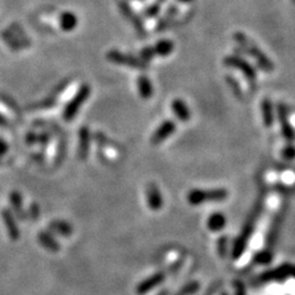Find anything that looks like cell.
<instances>
[{
    "instance_id": "obj_1",
    "label": "cell",
    "mask_w": 295,
    "mask_h": 295,
    "mask_svg": "<svg viewBox=\"0 0 295 295\" xmlns=\"http://www.w3.org/2000/svg\"><path fill=\"white\" fill-rule=\"evenodd\" d=\"M233 39L236 42V44L240 48V51H243L245 54H247V55L255 59L257 65H258V67L262 71L271 72L273 69H275V66H273L270 59L262 53V51L258 46H256L253 42H250L248 37L245 34L237 32V33L234 34Z\"/></svg>"
},
{
    "instance_id": "obj_2",
    "label": "cell",
    "mask_w": 295,
    "mask_h": 295,
    "mask_svg": "<svg viewBox=\"0 0 295 295\" xmlns=\"http://www.w3.org/2000/svg\"><path fill=\"white\" fill-rule=\"evenodd\" d=\"M228 197V190L223 188L217 189H191L187 194V201L191 206H200L205 202H220Z\"/></svg>"
},
{
    "instance_id": "obj_3",
    "label": "cell",
    "mask_w": 295,
    "mask_h": 295,
    "mask_svg": "<svg viewBox=\"0 0 295 295\" xmlns=\"http://www.w3.org/2000/svg\"><path fill=\"white\" fill-rule=\"evenodd\" d=\"M91 94V87L88 84H82L79 88L77 93L74 94L73 98L69 101V103L66 105L65 110L62 112V117L66 121L72 120L77 116L79 110L84 104V102L89 99Z\"/></svg>"
},
{
    "instance_id": "obj_4",
    "label": "cell",
    "mask_w": 295,
    "mask_h": 295,
    "mask_svg": "<svg viewBox=\"0 0 295 295\" xmlns=\"http://www.w3.org/2000/svg\"><path fill=\"white\" fill-rule=\"evenodd\" d=\"M260 210H261V203L258 206V208L256 209V211L253 213V216H251V218L248 220V222L246 223V225H245L243 231H242V233H240V235L238 236V238L236 239L233 250H232V256H233L234 259H237V258H239L240 256L243 255L244 250L246 248V244H247L250 235L254 231L255 221L257 220V218H258Z\"/></svg>"
},
{
    "instance_id": "obj_5",
    "label": "cell",
    "mask_w": 295,
    "mask_h": 295,
    "mask_svg": "<svg viewBox=\"0 0 295 295\" xmlns=\"http://www.w3.org/2000/svg\"><path fill=\"white\" fill-rule=\"evenodd\" d=\"M106 57L111 62L116 63V65H119V66L135 68V69H138V70H147L149 68L148 62L143 61L142 59H139L135 56L128 55V54H124L116 50L110 51L106 54Z\"/></svg>"
},
{
    "instance_id": "obj_6",
    "label": "cell",
    "mask_w": 295,
    "mask_h": 295,
    "mask_svg": "<svg viewBox=\"0 0 295 295\" xmlns=\"http://www.w3.org/2000/svg\"><path fill=\"white\" fill-rule=\"evenodd\" d=\"M223 63L227 67L239 70L250 84H254L256 82L257 72L255 68L248 61H246L243 57L238 55H230L224 58Z\"/></svg>"
},
{
    "instance_id": "obj_7",
    "label": "cell",
    "mask_w": 295,
    "mask_h": 295,
    "mask_svg": "<svg viewBox=\"0 0 295 295\" xmlns=\"http://www.w3.org/2000/svg\"><path fill=\"white\" fill-rule=\"evenodd\" d=\"M175 130H176V124L174 122V120L172 119L164 120L153 132L151 139H150V142H151V144H153V146H158V144L164 142L166 139L173 135Z\"/></svg>"
},
{
    "instance_id": "obj_8",
    "label": "cell",
    "mask_w": 295,
    "mask_h": 295,
    "mask_svg": "<svg viewBox=\"0 0 295 295\" xmlns=\"http://www.w3.org/2000/svg\"><path fill=\"white\" fill-rule=\"evenodd\" d=\"M288 277L295 278V265L286 264L278 267L275 270H270L260 277L262 281H281Z\"/></svg>"
},
{
    "instance_id": "obj_9",
    "label": "cell",
    "mask_w": 295,
    "mask_h": 295,
    "mask_svg": "<svg viewBox=\"0 0 295 295\" xmlns=\"http://www.w3.org/2000/svg\"><path fill=\"white\" fill-rule=\"evenodd\" d=\"M146 197H147V203L148 207L151 209L152 211H159L163 207V196L161 194V190L159 187L154 183H150L147 186L146 189Z\"/></svg>"
},
{
    "instance_id": "obj_10",
    "label": "cell",
    "mask_w": 295,
    "mask_h": 295,
    "mask_svg": "<svg viewBox=\"0 0 295 295\" xmlns=\"http://www.w3.org/2000/svg\"><path fill=\"white\" fill-rule=\"evenodd\" d=\"M119 11L133 25V28L136 29V31L138 32L139 34L146 33L143 21L141 20V18L139 17V15L135 11H133L129 4H128L127 2H125V1L119 2Z\"/></svg>"
},
{
    "instance_id": "obj_11",
    "label": "cell",
    "mask_w": 295,
    "mask_h": 295,
    "mask_svg": "<svg viewBox=\"0 0 295 295\" xmlns=\"http://www.w3.org/2000/svg\"><path fill=\"white\" fill-rule=\"evenodd\" d=\"M1 217L3 220V223L6 225L7 233L9 235L10 239L18 240L20 238V230L18 228L17 221H15V217L13 212L10 209L6 208L3 209L1 212Z\"/></svg>"
},
{
    "instance_id": "obj_12",
    "label": "cell",
    "mask_w": 295,
    "mask_h": 295,
    "mask_svg": "<svg viewBox=\"0 0 295 295\" xmlns=\"http://www.w3.org/2000/svg\"><path fill=\"white\" fill-rule=\"evenodd\" d=\"M91 144V132L88 127H81L79 129V146H78V158L81 161H85L89 157Z\"/></svg>"
},
{
    "instance_id": "obj_13",
    "label": "cell",
    "mask_w": 295,
    "mask_h": 295,
    "mask_svg": "<svg viewBox=\"0 0 295 295\" xmlns=\"http://www.w3.org/2000/svg\"><path fill=\"white\" fill-rule=\"evenodd\" d=\"M278 116H279V120H280V125L282 128L283 137L286 138L288 141H293L295 138V132H294L293 127L289 122L287 107L282 104L278 106Z\"/></svg>"
},
{
    "instance_id": "obj_14",
    "label": "cell",
    "mask_w": 295,
    "mask_h": 295,
    "mask_svg": "<svg viewBox=\"0 0 295 295\" xmlns=\"http://www.w3.org/2000/svg\"><path fill=\"white\" fill-rule=\"evenodd\" d=\"M165 280V275L163 272H157L152 275L151 277L147 278L146 280H143L138 284L137 287V293L139 295H144L148 292L151 291V290L155 289L158 286Z\"/></svg>"
},
{
    "instance_id": "obj_15",
    "label": "cell",
    "mask_w": 295,
    "mask_h": 295,
    "mask_svg": "<svg viewBox=\"0 0 295 295\" xmlns=\"http://www.w3.org/2000/svg\"><path fill=\"white\" fill-rule=\"evenodd\" d=\"M137 87H138L139 95H140L141 99L149 100L152 98V95L154 93L153 84L151 82V80H150L149 77L146 76V74H140V76L138 77Z\"/></svg>"
},
{
    "instance_id": "obj_16",
    "label": "cell",
    "mask_w": 295,
    "mask_h": 295,
    "mask_svg": "<svg viewBox=\"0 0 295 295\" xmlns=\"http://www.w3.org/2000/svg\"><path fill=\"white\" fill-rule=\"evenodd\" d=\"M10 203L12 206V212L15 217H17L21 221L25 220L28 217V214L23 210V202H22V196H21L18 191H12L9 196Z\"/></svg>"
},
{
    "instance_id": "obj_17",
    "label": "cell",
    "mask_w": 295,
    "mask_h": 295,
    "mask_svg": "<svg viewBox=\"0 0 295 295\" xmlns=\"http://www.w3.org/2000/svg\"><path fill=\"white\" fill-rule=\"evenodd\" d=\"M172 111L180 121H188L190 119V111L183 100L175 99L172 102Z\"/></svg>"
},
{
    "instance_id": "obj_18",
    "label": "cell",
    "mask_w": 295,
    "mask_h": 295,
    "mask_svg": "<svg viewBox=\"0 0 295 295\" xmlns=\"http://www.w3.org/2000/svg\"><path fill=\"white\" fill-rule=\"evenodd\" d=\"M78 18L70 11H65L59 15V28L65 32H71L77 28Z\"/></svg>"
},
{
    "instance_id": "obj_19",
    "label": "cell",
    "mask_w": 295,
    "mask_h": 295,
    "mask_svg": "<svg viewBox=\"0 0 295 295\" xmlns=\"http://www.w3.org/2000/svg\"><path fill=\"white\" fill-rule=\"evenodd\" d=\"M39 242L43 247L52 253H57L60 250V245H59L58 240L48 232H41L39 234Z\"/></svg>"
},
{
    "instance_id": "obj_20",
    "label": "cell",
    "mask_w": 295,
    "mask_h": 295,
    "mask_svg": "<svg viewBox=\"0 0 295 295\" xmlns=\"http://www.w3.org/2000/svg\"><path fill=\"white\" fill-rule=\"evenodd\" d=\"M50 229L54 233H56L63 237H69L72 233L73 230L70 224L66 221H61V220H55L50 223Z\"/></svg>"
},
{
    "instance_id": "obj_21",
    "label": "cell",
    "mask_w": 295,
    "mask_h": 295,
    "mask_svg": "<svg viewBox=\"0 0 295 295\" xmlns=\"http://www.w3.org/2000/svg\"><path fill=\"white\" fill-rule=\"evenodd\" d=\"M174 43L171 40H160L157 42V44L154 45L153 50L155 53V56H160V57H168L170 56L172 53L174 51Z\"/></svg>"
},
{
    "instance_id": "obj_22",
    "label": "cell",
    "mask_w": 295,
    "mask_h": 295,
    "mask_svg": "<svg viewBox=\"0 0 295 295\" xmlns=\"http://www.w3.org/2000/svg\"><path fill=\"white\" fill-rule=\"evenodd\" d=\"M225 224H227V218H225L223 213L220 212L211 214L207 221V227L209 230L212 231V232L221 231L225 227Z\"/></svg>"
},
{
    "instance_id": "obj_23",
    "label": "cell",
    "mask_w": 295,
    "mask_h": 295,
    "mask_svg": "<svg viewBox=\"0 0 295 295\" xmlns=\"http://www.w3.org/2000/svg\"><path fill=\"white\" fill-rule=\"evenodd\" d=\"M261 113L264 125L266 127H271L273 124V107L270 100L265 99L261 102Z\"/></svg>"
},
{
    "instance_id": "obj_24",
    "label": "cell",
    "mask_w": 295,
    "mask_h": 295,
    "mask_svg": "<svg viewBox=\"0 0 295 295\" xmlns=\"http://www.w3.org/2000/svg\"><path fill=\"white\" fill-rule=\"evenodd\" d=\"M199 288H200L199 282L191 281L189 283H187L185 287L181 288L180 291L178 293H176L175 295H192L199 290Z\"/></svg>"
},
{
    "instance_id": "obj_25",
    "label": "cell",
    "mask_w": 295,
    "mask_h": 295,
    "mask_svg": "<svg viewBox=\"0 0 295 295\" xmlns=\"http://www.w3.org/2000/svg\"><path fill=\"white\" fill-rule=\"evenodd\" d=\"M161 11V3L159 2H154L152 4H150L146 9L143 10V17L147 18V19H152L154 17H157V15L160 13Z\"/></svg>"
},
{
    "instance_id": "obj_26",
    "label": "cell",
    "mask_w": 295,
    "mask_h": 295,
    "mask_svg": "<svg viewBox=\"0 0 295 295\" xmlns=\"http://www.w3.org/2000/svg\"><path fill=\"white\" fill-rule=\"evenodd\" d=\"M50 139L47 133H29L26 136V142L28 143H46Z\"/></svg>"
},
{
    "instance_id": "obj_27",
    "label": "cell",
    "mask_w": 295,
    "mask_h": 295,
    "mask_svg": "<svg viewBox=\"0 0 295 295\" xmlns=\"http://www.w3.org/2000/svg\"><path fill=\"white\" fill-rule=\"evenodd\" d=\"M272 260V254L270 251H260V253L257 254L255 256V261L257 264H260V265H267L269 264V262Z\"/></svg>"
},
{
    "instance_id": "obj_28",
    "label": "cell",
    "mask_w": 295,
    "mask_h": 295,
    "mask_svg": "<svg viewBox=\"0 0 295 295\" xmlns=\"http://www.w3.org/2000/svg\"><path fill=\"white\" fill-rule=\"evenodd\" d=\"M228 243H229V240H228V237L225 235L221 236V237L219 238V240H218V250H219L220 256H222V257L227 256Z\"/></svg>"
},
{
    "instance_id": "obj_29",
    "label": "cell",
    "mask_w": 295,
    "mask_h": 295,
    "mask_svg": "<svg viewBox=\"0 0 295 295\" xmlns=\"http://www.w3.org/2000/svg\"><path fill=\"white\" fill-rule=\"evenodd\" d=\"M140 56H141V59L143 61L146 62H149L151 61L152 59L155 57V53H154V50L153 47H144L143 50L140 52Z\"/></svg>"
},
{
    "instance_id": "obj_30",
    "label": "cell",
    "mask_w": 295,
    "mask_h": 295,
    "mask_svg": "<svg viewBox=\"0 0 295 295\" xmlns=\"http://www.w3.org/2000/svg\"><path fill=\"white\" fill-rule=\"evenodd\" d=\"M28 217L35 221V220L39 219L40 217V207L37 203H31V206L29 208V211H28Z\"/></svg>"
},
{
    "instance_id": "obj_31",
    "label": "cell",
    "mask_w": 295,
    "mask_h": 295,
    "mask_svg": "<svg viewBox=\"0 0 295 295\" xmlns=\"http://www.w3.org/2000/svg\"><path fill=\"white\" fill-rule=\"evenodd\" d=\"M227 81L228 83L230 84V87H232V90L233 92L236 94V95H242V91H240L239 89V84L235 81L233 77H230V76H227Z\"/></svg>"
},
{
    "instance_id": "obj_32",
    "label": "cell",
    "mask_w": 295,
    "mask_h": 295,
    "mask_svg": "<svg viewBox=\"0 0 295 295\" xmlns=\"http://www.w3.org/2000/svg\"><path fill=\"white\" fill-rule=\"evenodd\" d=\"M282 155L288 160L294 159L295 158V147H293V146L286 147L282 151Z\"/></svg>"
},
{
    "instance_id": "obj_33",
    "label": "cell",
    "mask_w": 295,
    "mask_h": 295,
    "mask_svg": "<svg viewBox=\"0 0 295 295\" xmlns=\"http://www.w3.org/2000/svg\"><path fill=\"white\" fill-rule=\"evenodd\" d=\"M8 144L7 142L3 140V139H0V157H2V155L6 154L8 152Z\"/></svg>"
},
{
    "instance_id": "obj_34",
    "label": "cell",
    "mask_w": 295,
    "mask_h": 295,
    "mask_svg": "<svg viewBox=\"0 0 295 295\" xmlns=\"http://www.w3.org/2000/svg\"><path fill=\"white\" fill-rule=\"evenodd\" d=\"M235 295H245V288L240 282L236 283V294Z\"/></svg>"
},
{
    "instance_id": "obj_35",
    "label": "cell",
    "mask_w": 295,
    "mask_h": 295,
    "mask_svg": "<svg viewBox=\"0 0 295 295\" xmlns=\"http://www.w3.org/2000/svg\"><path fill=\"white\" fill-rule=\"evenodd\" d=\"M0 125H1V126H8V120L3 116H0Z\"/></svg>"
},
{
    "instance_id": "obj_36",
    "label": "cell",
    "mask_w": 295,
    "mask_h": 295,
    "mask_svg": "<svg viewBox=\"0 0 295 295\" xmlns=\"http://www.w3.org/2000/svg\"><path fill=\"white\" fill-rule=\"evenodd\" d=\"M169 294V292L166 291V290H163V291H161L160 293H158L157 295H168Z\"/></svg>"
},
{
    "instance_id": "obj_37",
    "label": "cell",
    "mask_w": 295,
    "mask_h": 295,
    "mask_svg": "<svg viewBox=\"0 0 295 295\" xmlns=\"http://www.w3.org/2000/svg\"><path fill=\"white\" fill-rule=\"evenodd\" d=\"M178 1H180V2H183V3H188V2H191L192 0H178Z\"/></svg>"
},
{
    "instance_id": "obj_38",
    "label": "cell",
    "mask_w": 295,
    "mask_h": 295,
    "mask_svg": "<svg viewBox=\"0 0 295 295\" xmlns=\"http://www.w3.org/2000/svg\"><path fill=\"white\" fill-rule=\"evenodd\" d=\"M292 1H293V2H294V3H295V0H292Z\"/></svg>"
}]
</instances>
